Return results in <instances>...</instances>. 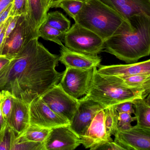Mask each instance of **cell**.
I'll list each match as a JSON object with an SVG mask.
<instances>
[{
    "label": "cell",
    "instance_id": "1",
    "mask_svg": "<svg viewBox=\"0 0 150 150\" xmlns=\"http://www.w3.org/2000/svg\"><path fill=\"white\" fill-rule=\"evenodd\" d=\"M25 43L0 70V91L29 104L59 82L63 72L56 70L59 56L51 53L38 41Z\"/></svg>",
    "mask_w": 150,
    "mask_h": 150
},
{
    "label": "cell",
    "instance_id": "2",
    "mask_svg": "<svg viewBox=\"0 0 150 150\" xmlns=\"http://www.w3.org/2000/svg\"><path fill=\"white\" fill-rule=\"evenodd\" d=\"M75 23L91 30L105 42L114 36L132 32L134 26L100 0H84Z\"/></svg>",
    "mask_w": 150,
    "mask_h": 150
},
{
    "label": "cell",
    "instance_id": "3",
    "mask_svg": "<svg viewBox=\"0 0 150 150\" xmlns=\"http://www.w3.org/2000/svg\"><path fill=\"white\" fill-rule=\"evenodd\" d=\"M133 31L117 35L104 42V51L127 64L136 63L150 54V16H135L129 19Z\"/></svg>",
    "mask_w": 150,
    "mask_h": 150
},
{
    "label": "cell",
    "instance_id": "4",
    "mask_svg": "<svg viewBox=\"0 0 150 150\" xmlns=\"http://www.w3.org/2000/svg\"><path fill=\"white\" fill-rule=\"evenodd\" d=\"M97 68L95 67L91 86L86 96L105 108L136 98H145L142 90L127 86L120 77L101 74Z\"/></svg>",
    "mask_w": 150,
    "mask_h": 150
},
{
    "label": "cell",
    "instance_id": "5",
    "mask_svg": "<svg viewBox=\"0 0 150 150\" xmlns=\"http://www.w3.org/2000/svg\"><path fill=\"white\" fill-rule=\"evenodd\" d=\"M65 46L71 50L97 56L104 50V41L93 31L75 23L64 34Z\"/></svg>",
    "mask_w": 150,
    "mask_h": 150
},
{
    "label": "cell",
    "instance_id": "6",
    "mask_svg": "<svg viewBox=\"0 0 150 150\" xmlns=\"http://www.w3.org/2000/svg\"><path fill=\"white\" fill-rule=\"evenodd\" d=\"M95 67L87 69L66 67L59 84L67 93L79 99L88 93Z\"/></svg>",
    "mask_w": 150,
    "mask_h": 150
},
{
    "label": "cell",
    "instance_id": "7",
    "mask_svg": "<svg viewBox=\"0 0 150 150\" xmlns=\"http://www.w3.org/2000/svg\"><path fill=\"white\" fill-rule=\"evenodd\" d=\"M40 97L54 112L70 123L78 107L79 99L67 93L59 83Z\"/></svg>",
    "mask_w": 150,
    "mask_h": 150
},
{
    "label": "cell",
    "instance_id": "8",
    "mask_svg": "<svg viewBox=\"0 0 150 150\" xmlns=\"http://www.w3.org/2000/svg\"><path fill=\"white\" fill-rule=\"evenodd\" d=\"M105 108L85 96L79 99L74 116L69 125L70 129L80 138L84 135L96 114Z\"/></svg>",
    "mask_w": 150,
    "mask_h": 150
},
{
    "label": "cell",
    "instance_id": "9",
    "mask_svg": "<svg viewBox=\"0 0 150 150\" xmlns=\"http://www.w3.org/2000/svg\"><path fill=\"white\" fill-rule=\"evenodd\" d=\"M29 108L30 125L51 129L70 124L69 121L54 112L40 97L32 101Z\"/></svg>",
    "mask_w": 150,
    "mask_h": 150
},
{
    "label": "cell",
    "instance_id": "10",
    "mask_svg": "<svg viewBox=\"0 0 150 150\" xmlns=\"http://www.w3.org/2000/svg\"><path fill=\"white\" fill-rule=\"evenodd\" d=\"M37 37L39 38L32 29L25 15L21 16L15 28L5 41L2 56L11 59L20 51L25 43Z\"/></svg>",
    "mask_w": 150,
    "mask_h": 150
},
{
    "label": "cell",
    "instance_id": "11",
    "mask_svg": "<svg viewBox=\"0 0 150 150\" xmlns=\"http://www.w3.org/2000/svg\"><path fill=\"white\" fill-rule=\"evenodd\" d=\"M114 142L124 150H150V129L136 125L125 131L117 130Z\"/></svg>",
    "mask_w": 150,
    "mask_h": 150
},
{
    "label": "cell",
    "instance_id": "12",
    "mask_svg": "<svg viewBox=\"0 0 150 150\" xmlns=\"http://www.w3.org/2000/svg\"><path fill=\"white\" fill-rule=\"evenodd\" d=\"M81 144V138L69 125L51 129L44 143L45 150H74Z\"/></svg>",
    "mask_w": 150,
    "mask_h": 150
},
{
    "label": "cell",
    "instance_id": "13",
    "mask_svg": "<svg viewBox=\"0 0 150 150\" xmlns=\"http://www.w3.org/2000/svg\"><path fill=\"white\" fill-rule=\"evenodd\" d=\"M81 144L91 150L99 145L113 141L112 138L107 135L104 123V110L98 112L93 118L86 133L80 138Z\"/></svg>",
    "mask_w": 150,
    "mask_h": 150
},
{
    "label": "cell",
    "instance_id": "14",
    "mask_svg": "<svg viewBox=\"0 0 150 150\" xmlns=\"http://www.w3.org/2000/svg\"><path fill=\"white\" fill-rule=\"evenodd\" d=\"M100 1L127 20L135 16H150V0Z\"/></svg>",
    "mask_w": 150,
    "mask_h": 150
},
{
    "label": "cell",
    "instance_id": "15",
    "mask_svg": "<svg viewBox=\"0 0 150 150\" xmlns=\"http://www.w3.org/2000/svg\"><path fill=\"white\" fill-rule=\"evenodd\" d=\"M59 61L66 67L87 69L98 67L101 59L97 56H91L71 50L64 45L61 46Z\"/></svg>",
    "mask_w": 150,
    "mask_h": 150
},
{
    "label": "cell",
    "instance_id": "16",
    "mask_svg": "<svg viewBox=\"0 0 150 150\" xmlns=\"http://www.w3.org/2000/svg\"><path fill=\"white\" fill-rule=\"evenodd\" d=\"M7 124L14 131L17 137L21 135L30 125L29 104L14 97Z\"/></svg>",
    "mask_w": 150,
    "mask_h": 150
},
{
    "label": "cell",
    "instance_id": "17",
    "mask_svg": "<svg viewBox=\"0 0 150 150\" xmlns=\"http://www.w3.org/2000/svg\"><path fill=\"white\" fill-rule=\"evenodd\" d=\"M97 71L101 74L117 77L130 76L139 74H150V60L127 64L99 66Z\"/></svg>",
    "mask_w": 150,
    "mask_h": 150
},
{
    "label": "cell",
    "instance_id": "18",
    "mask_svg": "<svg viewBox=\"0 0 150 150\" xmlns=\"http://www.w3.org/2000/svg\"><path fill=\"white\" fill-rule=\"evenodd\" d=\"M27 20L34 32L38 35L41 25L45 22L50 9L47 0H27Z\"/></svg>",
    "mask_w": 150,
    "mask_h": 150
},
{
    "label": "cell",
    "instance_id": "19",
    "mask_svg": "<svg viewBox=\"0 0 150 150\" xmlns=\"http://www.w3.org/2000/svg\"><path fill=\"white\" fill-rule=\"evenodd\" d=\"M147 99L136 98L132 101L135 108V117L137 125L150 129V94Z\"/></svg>",
    "mask_w": 150,
    "mask_h": 150
},
{
    "label": "cell",
    "instance_id": "20",
    "mask_svg": "<svg viewBox=\"0 0 150 150\" xmlns=\"http://www.w3.org/2000/svg\"><path fill=\"white\" fill-rule=\"evenodd\" d=\"M120 78L129 86L142 90L145 97L150 94V74H139Z\"/></svg>",
    "mask_w": 150,
    "mask_h": 150
},
{
    "label": "cell",
    "instance_id": "21",
    "mask_svg": "<svg viewBox=\"0 0 150 150\" xmlns=\"http://www.w3.org/2000/svg\"><path fill=\"white\" fill-rule=\"evenodd\" d=\"M45 23L64 33L71 28L70 21L58 11L48 13Z\"/></svg>",
    "mask_w": 150,
    "mask_h": 150
},
{
    "label": "cell",
    "instance_id": "22",
    "mask_svg": "<svg viewBox=\"0 0 150 150\" xmlns=\"http://www.w3.org/2000/svg\"><path fill=\"white\" fill-rule=\"evenodd\" d=\"M104 123L108 137L111 138L118 130V113L115 105L106 108L104 110Z\"/></svg>",
    "mask_w": 150,
    "mask_h": 150
},
{
    "label": "cell",
    "instance_id": "23",
    "mask_svg": "<svg viewBox=\"0 0 150 150\" xmlns=\"http://www.w3.org/2000/svg\"><path fill=\"white\" fill-rule=\"evenodd\" d=\"M64 34L45 23L41 25L38 30L39 37L42 38L44 40L54 42L61 46L64 45L61 39L64 38Z\"/></svg>",
    "mask_w": 150,
    "mask_h": 150
},
{
    "label": "cell",
    "instance_id": "24",
    "mask_svg": "<svg viewBox=\"0 0 150 150\" xmlns=\"http://www.w3.org/2000/svg\"><path fill=\"white\" fill-rule=\"evenodd\" d=\"M51 129L30 125L21 135L27 140L44 144Z\"/></svg>",
    "mask_w": 150,
    "mask_h": 150
},
{
    "label": "cell",
    "instance_id": "25",
    "mask_svg": "<svg viewBox=\"0 0 150 150\" xmlns=\"http://www.w3.org/2000/svg\"><path fill=\"white\" fill-rule=\"evenodd\" d=\"M84 2V0H61L56 8L64 9L74 20L81 10Z\"/></svg>",
    "mask_w": 150,
    "mask_h": 150
},
{
    "label": "cell",
    "instance_id": "26",
    "mask_svg": "<svg viewBox=\"0 0 150 150\" xmlns=\"http://www.w3.org/2000/svg\"><path fill=\"white\" fill-rule=\"evenodd\" d=\"M17 137L14 131L7 124L0 132V150H11Z\"/></svg>",
    "mask_w": 150,
    "mask_h": 150
},
{
    "label": "cell",
    "instance_id": "27",
    "mask_svg": "<svg viewBox=\"0 0 150 150\" xmlns=\"http://www.w3.org/2000/svg\"><path fill=\"white\" fill-rule=\"evenodd\" d=\"M11 150H45L44 144L27 140L21 135L16 138Z\"/></svg>",
    "mask_w": 150,
    "mask_h": 150
},
{
    "label": "cell",
    "instance_id": "28",
    "mask_svg": "<svg viewBox=\"0 0 150 150\" xmlns=\"http://www.w3.org/2000/svg\"><path fill=\"white\" fill-rule=\"evenodd\" d=\"M14 97L8 91L6 90L0 91L1 110L3 116L6 122L13 108Z\"/></svg>",
    "mask_w": 150,
    "mask_h": 150
},
{
    "label": "cell",
    "instance_id": "29",
    "mask_svg": "<svg viewBox=\"0 0 150 150\" xmlns=\"http://www.w3.org/2000/svg\"><path fill=\"white\" fill-rule=\"evenodd\" d=\"M27 0H14L12 3L9 17H16L27 15Z\"/></svg>",
    "mask_w": 150,
    "mask_h": 150
},
{
    "label": "cell",
    "instance_id": "30",
    "mask_svg": "<svg viewBox=\"0 0 150 150\" xmlns=\"http://www.w3.org/2000/svg\"><path fill=\"white\" fill-rule=\"evenodd\" d=\"M118 130L125 131L132 127L131 123L136 121V118L130 113H118Z\"/></svg>",
    "mask_w": 150,
    "mask_h": 150
},
{
    "label": "cell",
    "instance_id": "31",
    "mask_svg": "<svg viewBox=\"0 0 150 150\" xmlns=\"http://www.w3.org/2000/svg\"><path fill=\"white\" fill-rule=\"evenodd\" d=\"M133 106L132 101L124 102L115 105V108L118 113H128L131 114H134L135 113Z\"/></svg>",
    "mask_w": 150,
    "mask_h": 150
},
{
    "label": "cell",
    "instance_id": "32",
    "mask_svg": "<svg viewBox=\"0 0 150 150\" xmlns=\"http://www.w3.org/2000/svg\"><path fill=\"white\" fill-rule=\"evenodd\" d=\"M93 150H124L114 141L107 142L96 147Z\"/></svg>",
    "mask_w": 150,
    "mask_h": 150
},
{
    "label": "cell",
    "instance_id": "33",
    "mask_svg": "<svg viewBox=\"0 0 150 150\" xmlns=\"http://www.w3.org/2000/svg\"><path fill=\"white\" fill-rule=\"evenodd\" d=\"M20 16H16V17H12V19L9 21V23L7 26L6 30V34H5V41L7 38L9 37L10 34L12 33L14 30L17 24V22L19 20Z\"/></svg>",
    "mask_w": 150,
    "mask_h": 150
},
{
    "label": "cell",
    "instance_id": "34",
    "mask_svg": "<svg viewBox=\"0 0 150 150\" xmlns=\"http://www.w3.org/2000/svg\"><path fill=\"white\" fill-rule=\"evenodd\" d=\"M11 19H12V17H9L7 21L5 22L3 29L0 34V56L2 55V50H3V46H4L5 42V34H6V28L7 26Z\"/></svg>",
    "mask_w": 150,
    "mask_h": 150
},
{
    "label": "cell",
    "instance_id": "35",
    "mask_svg": "<svg viewBox=\"0 0 150 150\" xmlns=\"http://www.w3.org/2000/svg\"><path fill=\"white\" fill-rule=\"evenodd\" d=\"M12 3H13L10 4L6 8L0 13V26L4 24L9 17V14L12 6Z\"/></svg>",
    "mask_w": 150,
    "mask_h": 150
},
{
    "label": "cell",
    "instance_id": "36",
    "mask_svg": "<svg viewBox=\"0 0 150 150\" xmlns=\"http://www.w3.org/2000/svg\"><path fill=\"white\" fill-rule=\"evenodd\" d=\"M7 125V122L3 116L1 104V100H0V132H1Z\"/></svg>",
    "mask_w": 150,
    "mask_h": 150
},
{
    "label": "cell",
    "instance_id": "37",
    "mask_svg": "<svg viewBox=\"0 0 150 150\" xmlns=\"http://www.w3.org/2000/svg\"><path fill=\"white\" fill-rule=\"evenodd\" d=\"M14 0H0V13H1L10 4L13 3Z\"/></svg>",
    "mask_w": 150,
    "mask_h": 150
},
{
    "label": "cell",
    "instance_id": "38",
    "mask_svg": "<svg viewBox=\"0 0 150 150\" xmlns=\"http://www.w3.org/2000/svg\"><path fill=\"white\" fill-rule=\"evenodd\" d=\"M11 59L4 56H0V70L10 61Z\"/></svg>",
    "mask_w": 150,
    "mask_h": 150
},
{
    "label": "cell",
    "instance_id": "39",
    "mask_svg": "<svg viewBox=\"0 0 150 150\" xmlns=\"http://www.w3.org/2000/svg\"><path fill=\"white\" fill-rule=\"evenodd\" d=\"M50 6V8H56L58 4L61 1V0H47Z\"/></svg>",
    "mask_w": 150,
    "mask_h": 150
},
{
    "label": "cell",
    "instance_id": "40",
    "mask_svg": "<svg viewBox=\"0 0 150 150\" xmlns=\"http://www.w3.org/2000/svg\"><path fill=\"white\" fill-rule=\"evenodd\" d=\"M4 23L3 24H2L1 26H0V34L1 33V31H2V29H3V27H4Z\"/></svg>",
    "mask_w": 150,
    "mask_h": 150
}]
</instances>
